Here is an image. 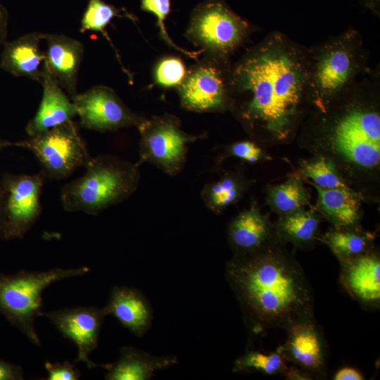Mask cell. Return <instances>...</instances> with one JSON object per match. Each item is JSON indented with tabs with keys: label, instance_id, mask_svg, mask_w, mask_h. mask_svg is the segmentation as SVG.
I'll return each mask as SVG.
<instances>
[{
	"label": "cell",
	"instance_id": "obj_1",
	"mask_svg": "<svg viewBox=\"0 0 380 380\" xmlns=\"http://www.w3.org/2000/svg\"><path fill=\"white\" fill-rule=\"evenodd\" d=\"M260 249L236 255L225 269L248 330L258 336L315 319L312 291L299 264L280 251Z\"/></svg>",
	"mask_w": 380,
	"mask_h": 380
},
{
	"label": "cell",
	"instance_id": "obj_2",
	"mask_svg": "<svg viewBox=\"0 0 380 380\" xmlns=\"http://www.w3.org/2000/svg\"><path fill=\"white\" fill-rule=\"evenodd\" d=\"M309 52L281 34L268 37L235 68L232 83L248 96L243 117L286 137L308 95Z\"/></svg>",
	"mask_w": 380,
	"mask_h": 380
},
{
	"label": "cell",
	"instance_id": "obj_3",
	"mask_svg": "<svg viewBox=\"0 0 380 380\" xmlns=\"http://www.w3.org/2000/svg\"><path fill=\"white\" fill-rule=\"evenodd\" d=\"M138 165L110 155L92 157L84 174L61 188L63 209L95 215L124 201L138 186Z\"/></svg>",
	"mask_w": 380,
	"mask_h": 380
},
{
	"label": "cell",
	"instance_id": "obj_4",
	"mask_svg": "<svg viewBox=\"0 0 380 380\" xmlns=\"http://www.w3.org/2000/svg\"><path fill=\"white\" fill-rule=\"evenodd\" d=\"M309 54L308 95L322 105L351 89L365 63L360 38L351 30Z\"/></svg>",
	"mask_w": 380,
	"mask_h": 380
},
{
	"label": "cell",
	"instance_id": "obj_5",
	"mask_svg": "<svg viewBox=\"0 0 380 380\" xmlns=\"http://www.w3.org/2000/svg\"><path fill=\"white\" fill-rule=\"evenodd\" d=\"M84 266L44 271H23L13 276H0V308L19 327L32 343L42 347L34 322L43 316L42 294L52 284L89 272Z\"/></svg>",
	"mask_w": 380,
	"mask_h": 380
},
{
	"label": "cell",
	"instance_id": "obj_6",
	"mask_svg": "<svg viewBox=\"0 0 380 380\" xmlns=\"http://www.w3.org/2000/svg\"><path fill=\"white\" fill-rule=\"evenodd\" d=\"M9 145L30 150L41 165L46 179L61 180L85 166L92 158L72 120L26 140Z\"/></svg>",
	"mask_w": 380,
	"mask_h": 380
},
{
	"label": "cell",
	"instance_id": "obj_7",
	"mask_svg": "<svg viewBox=\"0 0 380 380\" xmlns=\"http://www.w3.org/2000/svg\"><path fill=\"white\" fill-rule=\"evenodd\" d=\"M336 148L350 161L365 167L380 159V116L376 111L355 106L346 111L332 130Z\"/></svg>",
	"mask_w": 380,
	"mask_h": 380
},
{
	"label": "cell",
	"instance_id": "obj_8",
	"mask_svg": "<svg viewBox=\"0 0 380 380\" xmlns=\"http://www.w3.org/2000/svg\"><path fill=\"white\" fill-rule=\"evenodd\" d=\"M141 134L140 163L148 162L174 175L183 167L186 146L197 137L181 129L173 117L141 120L137 126Z\"/></svg>",
	"mask_w": 380,
	"mask_h": 380
},
{
	"label": "cell",
	"instance_id": "obj_9",
	"mask_svg": "<svg viewBox=\"0 0 380 380\" xmlns=\"http://www.w3.org/2000/svg\"><path fill=\"white\" fill-rule=\"evenodd\" d=\"M248 27L224 1L210 0L196 9L188 32L211 51L225 54L240 44Z\"/></svg>",
	"mask_w": 380,
	"mask_h": 380
},
{
	"label": "cell",
	"instance_id": "obj_10",
	"mask_svg": "<svg viewBox=\"0 0 380 380\" xmlns=\"http://www.w3.org/2000/svg\"><path fill=\"white\" fill-rule=\"evenodd\" d=\"M45 179L41 172L3 177L5 236L22 238L35 224L42 212L40 198Z\"/></svg>",
	"mask_w": 380,
	"mask_h": 380
},
{
	"label": "cell",
	"instance_id": "obj_11",
	"mask_svg": "<svg viewBox=\"0 0 380 380\" xmlns=\"http://www.w3.org/2000/svg\"><path fill=\"white\" fill-rule=\"evenodd\" d=\"M83 127L99 132L137 126L142 120L109 87L95 86L71 99Z\"/></svg>",
	"mask_w": 380,
	"mask_h": 380
},
{
	"label": "cell",
	"instance_id": "obj_12",
	"mask_svg": "<svg viewBox=\"0 0 380 380\" xmlns=\"http://www.w3.org/2000/svg\"><path fill=\"white\" fill-rule=\"evenodd\" d=\"M58 331L77 346L75 362H82L89 369L99 367L89 358L97 348L103 319L107 316L103 308L79 306L44 312Z\"/></svg>",
	"mask_w": 380,
	"mask_h": 380
},
{
	"label": "cell",
	"instance_id": "obj_13",
	"mask_svg": "<svg viewBox=\"0 0 380 380\" xmlns=\"http://www.w3.org/2000/svg\"><path fill=\"white\" fill-rule=\"evenodd\" d=\"M287 338L279 346L287 362H292L312 379L327 376V343L315 319L297 323L287 330Z\"/></svg>",
	"mask_w": 380,
	"mask_h": 380
},
{
	"label": "cell",
	"instance_id": "obj_14",
	"mask_svg": "<svg viewBox=\"0 0 380 380\" xmlns=\"http://www.w3.org/2000/svg\"><path fill=\"white\" fill-rule=\"evenodd\" d=\"M46 49L44 63L61 87L72 99L77 93V75L84 45L62 34L44 33Z\"/></svg>",
	"mask_w": 380,
	"mask_h": 380
},
{
	"label": "cell",
	"instance_id": "obj_15",
	"mask_svg": "<svg viewBox=\"0 0 380 380\" xmlns=\"http://www.w3.org/2000/svg\"><path fill=\"white\" fill-rule=\"evenodd\" d=\"M340 281L361 305L379 309L380 305V260L365 253L341 264Z\"/></svg>",
	"mask_w": 380,
	"mask_h": 380
},
{
	"label": "cell",
	"instance_id": "obj_16",
	"mask_svg": "<svg viewBox=\"0 0 380 380\" xmlns=\"http://www.w3.org/2000/svg\"><path fill=\"white\" fill-rule=\"evenodd\" d=\"M41 84L42 97L34 116L25 127L29 137L45 132L71 120L77 115L75 107L45 63Z\"/></svg>",
	"mask_w": 380,
	"mask_h": 380
},
{
	"label": "cell",
	"instance_id": "obj_17",
	"mask_svg": "<svg viewBox=\"0 0 380 380\" xmlns=\"http://www.w3.org/2000/svg\"><path fill=\"white\" fill-rule=\"evenodd\" d=\"M44 33L32 32L2 46L0 68L15 76L41 82L45 55L40 49Z\"/></svg>",
	"mask_w": 380,
	"mask_h": 380
},
{
	"label": "cell",
	"instance_id": "obj_18",
	"mask_svg": "<svg viewBox=\"0 0 380 380\" xmlns=\"http://www.w3.org/2000/svg\"><path fill=\"white\" fill-rule=\"evenodd\" d=\"M182 106L196 111H210L223 106L226 87L220 72L211 66L194 70L180 89Z\"/></svg>",
	"mask_w": 380,
	"mask_h": 380
},
{
	"label": "cell",
	"instance_id": "obj_19",
	"mask_svg": "<svg viewBox=\"0 0 380 380\" xmlns=\"http://www.w3.org/2000/svg\"><path fill=\"white\" fill-rule=\"evenodd\" d=\"M103 308L107 315H113L138 337L142 336L151 325V307L144 295L135 288L114 286Z\"/></svg>",
	"mask_w": 380,
	"mask_h": 380
},
{
	"label": "cell",
	"instance_id": "obj_20",
	"mask_svg": "<svg viewBox=\"0 0 380 380\" xmlns=\"http://www.w3.org/2000/svg\"><path fill=\"white\" fill-rule=\"evenodd\" d=\"M120 351L116 362L99 366L107 371L106 380L150 379L156 371L172 367L177 362L174 355L156 356L132 346L122 347Z\"/></svg>",
	"mask_w": 380,
	"mask_h": 380
},
{
	"label": "cell",
	"instance_id": "obj_21",
	"mask_svg": "<svg viewBox=\"0 0 380 380\" xmlns=\"http://www.w3.org/2000/svg\"><path fill=\"white\" fill-rule=\"evenodd\" d=\"M266 219L254 206L240 213L232 222L229 237L239 254L255 251L263 246L269 236Z\"/></svg>",
	"mask_w": 380,
	"mask_h": 380
},
{
	"label": "cell",
	"instance_id": "obj_22",
	"mask_svg": "<svg viewBox=\"0 0 380 380\" xmlns=\"http://www.w3.org/2000/svg\"><path fill=\"white\" fill-rule=\"evenodd\" d=\"M324 212L338 227H353L360 218L359 203L349 189H322L314 184Z\"/></svg>",
	"mask_w": 380,
	"mask_h": 380
},
{
	"label": "cell",
	"instance_id": "obj_23",
	"mask_svg": "<svg viewBox=\"0 0 380 380\" xmlns=\"http://www.w3.org/2000/svg\"><path fill=\"white\" fill-rule=\"evenodd\" d=\"M287 361L279 347L274 352L252 350L239 357L234 362V372H260L267 375H282L287 369Z\"/></svg>",
	"mask_w": 380,
	"mask_h": 380
},
{
	"label": "cell",
	"instance_id": "obj_24",
	"mask_svg": "<svg viewBox=\"0 0 380 380\" xmlns=\"http://www.w3.org/2000/svg\"><path fill=\"white\" fill-rule=\"evenodd\" d=\"M324 242L342 264L367 253L369 238L348 229H338L324 236Z\"/></svg>",
	"mask_w": 380,
	"mask_h": 380
},
{
	"label": "cell",
	"instance_id": "obj_25",
	"mask_svg": "<svg viewBox=\"0 0 380 380\" xmlns=\"http://www.w3.org/2000/svg\"><path fill=\"white\" fill-rule=\"evenodd\" d=\"M318 225L319 220L314 214L298 210L289 213L281 221L279 230L285 239L303 243L315 238Z\"/></svg>",
	"mask_w": 380,
	"mask_h": 380
},
{
	"label": "cell",
	"instance_id": "obj_26",
	"mask_svg": "<svg viewBox=\"0 0 380 380\" xmlns=\"http://www.w3.org/2000/svg\"><path fill=\"white\" fill-rule=\"evenodd\" d=\"M120 10L106 4L102 0H89L81 20L80 32L94 31L101 32L110 42L105 30L115 17H127L122 15ZM112 46V43L110 42Z\"/></svg>",
	"mask_w": 380,
	"mask_h": 380
},
{
	"label": "cell",
	"instance_id": "obj_27",
	"mask_svg": "<svg viewBox=\"0 0 380 380\" xmlns=\"http://www.w3.org/2000/svg\"><path fill=\"white\" fill-rule=\"evenodd\" d=\"M201 195L207 207L218 212L236 200L239 196V188L234 178L226 177L208 184Z\"/></svg>",
	"mask_w": 380,
	"mask_h": 380
},
{
	"label": "cell",
	"instance_id": "obj_28",
	"mask_svg": "<svg viewBox=\"0 0 380 380\" xmlns=\"http://www.w3.org/2000/svg\"><path fill=\"white\" fill-rule=\"evenodd\" d=\"M271 195L276 208L284 213L296 211L307 201L302 184L296 178L274 187Z\"/></svg>",
	"mask_w": 380,
	"mask_h": 380
},
{
	"label": "cell",
	"instance_id": "obj_29",
	"mask_svg": "<svg viewBox=\"0 0 380 380\" xmlns=\"http://www.w3.org/2000/svg\"><path fill=\"white\" fill-rule=\"evenodd\" d=\"M303 172L308 178L314 181L315 185L322 189H349L341 180L334 164L326 158L306 164Z\"/></svg>",
	"mask_w": 380,
	"mask_h": 380
},
{
	"label": "cell",
	"instance_id": "obj_30",
	"mask_svg": "<svg viewBox=\"0 0 380 380\" xmlns=\"http://www.w3.org/2000/svg\"><path fill=\"white\" fill-rule=\"evenodd\" d=\"M141 9L150 12L156 16L160 35L165 42L189 56L196 57L198 53L189 52L178 47L171 40L167 34L165 20L170 12V0H141Z\"/></svg>",
	"mask_w": 380,
	"mask_h": 380
},
{
	"label": "cell",
	"instance_id": "obj_31",
	"mask_svg": "<svg viewBox=\"0 0 380 380\" xmlns=\"http://www.w3.org/2000/svg\"><path fill=\"white\" fill-rule=\"evenodd\" d=\"M185 68L181 60L167 58L161 61L156 70V82L165 87L180 84L185 77Z\"/></svg>",
	"mask_w": 380,
	"mask_h": 380
},
{
	"label": "cell",
	"instance_id": "obj_32",
	"mask_svg": "<svg viewBox=\"0 0 380 380\" xmlns=\"http://www.w3.org/2000/svg\"><path fill=\"white\" fill-rule=\"evenodd\" d=\"M44 367L47 372L46 380H77L81 376L80 372L67 360L55 363L47 361Z\"/></svg>",
	"mask_w": 380,
	"mask_h": 380
},
{
	"label": "cell",
	"instance_id": "obj_33",
	"mask_svg": "<svg viewBox=\"0 0 380 380\" xmlns=\"http://www.w3.org/2000/svg\"><path fill=\"white\" fill-rule=\"evenodd\" d=\"M233 156L247 162L254 163L261 157V150L254 143L244 141L234 144L231 148Z\"/></svg>",
	"mask_w": 380,
	"mask_h": 380
},
{
	"label": "cell",
	"instance_id": "obj_34",
	"mask_svg": "<svg viewBox=\"0 0 380 380\" xmlns=\"http://www.w3.org/2000/svg\"><path fill=\"white\" fill-rule=\"evenodd\" d=\"M22 379L23 375L20 367H15L0 360V380Z\"/></svg>",
	"mask_w": 380,
	"mask_h": 380
},
{
	"label": "cell",
	"instance_id": "obj_35",
	"mask_svg": "<svg viewBox=\"0 0 380 380\" xmlns=\"http://www.w3.org/2000/svg\"><path fill=\"white\" fill-rule=\"evenodd\" d=\"M334 380H363L365 379L362 374L357 369L345 367L338 369L334 374Z\"/></svg>",
	"mask_w": 380,
	"mask_h": 380
},
{
	"label": "cell",
	"instance_id": "obj_36",
	"mask_svg": "<svg viewBox=\"0 0 380 380\" xmlns=\"http://www.w3.org/2000/svg\"><path fill=\"white\" fill-rule=\"evenodd\" d=\"M8 25V12L7 9L0 4V47L6 42Z\"/></svg>",
	"mask_w": 380,
	"mask_h": 380
},
{
	"label": "cell",
	"instance_id": "obj_37",
	"mask_svg": "<svg viewBox=\"0 0 380 380\" xmlns=\"http://www.w3.org/2000/svg\"><path fill=\"white\" fill-rule=\"evenodd\" d=\"M282 375L286 379L289 380L312 379L308 373L294 365L291 367H288Z\"/></svg>",
	"mask_w": 380,
	"mask_h": 380
},
{
	"label": "cell",
	"instance_id": "obj_38",
	"mask_svg": "<svg viewBox=\"0 0 380 380\" xmlns=\"http://www.w3.org/2000/svg\"><path fill=\"white\" fill-rule=\"evenodd\" d=\"M4 198H5V189L1 181L0 182V232H1L2 233H4Z\"/></svg>",
	"mask_w": 380,
	"mask_h": 380
},
{
	"label": "cell",
	"instance_id": "obj_39",
	"mask_svg": "<svg viewBox=\"0 0 380 380\" xmlns=\"http://www.w3.org/2000/svg\"><path fill=\"white\" fill-rule=\"evenodd\" d=\"M8 145H9V142H4L0 140V151L1 150L3 147Z\"/></svg>",
	"mask_w": 380,
	"mask_h": 380
}]
</instances>
